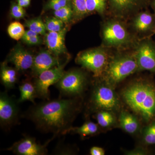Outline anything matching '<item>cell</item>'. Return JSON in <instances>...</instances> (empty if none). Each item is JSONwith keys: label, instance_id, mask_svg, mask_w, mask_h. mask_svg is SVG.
I'll list each match as a JSON object with an SVG mask.
<instances>
[{"label": "cell", "instance_id": "1", "mask_svg": "<svg viewBox=\"0 0 155 155\" xmlns=\"http://www.w3.org/2000/svg\"><path fill=\"white\" fill-rule=\"evenodd\" d=\"M80 97L62 98L46 100L33 104L22 118L33 122L43 133H52L53 139L67 134L78 114L80 112Z\"/></svg>", "mask_w": 155, "mask_h": 155}, {"label": "cell", "instance_id": "2", "mask_svg": "<svg viewBox=\"0 0 155 155\" xmlns=\"http://www.w3.org/2000/svg\"><path fill=\"white\" fill-rule=\"evenodd\" d=\"M122 98L129 107L145 122L155 117V87L150 82L138 81L123 90Z\"/></svg>", "mask_w": 155, "mask_h": 155}, {"label": "cell", "instance_id": "3", "mask_svg": "<svg viewBox=\"0 0 155 155\" xmlns=\"http://www.w3.org/2000/svg\"><path fill=\"white\" fill-rule=\"evenodd\" d=\"M137 70L138 64L134 54L122 55L109 61L103 75L106 84L113 87Z\"/></svg>", "mask_w": 155, "mask_h": 155}, {"label": "cell", "instance_id": "4", "mask_svg": "<svg viewBox=\"0 0 155 155\" xmlns=\"http://www.w3.org/2000/svg\"><path fill=\"white\" fill-rule=\"evenodd\" d=\"M89 84L88 76L79 69L65 72L61 79L54 84L62 98L81 97L87 89Z\"/></svg>", "mask_w": 155, "mask_h": 155}, {"label": "cell", "instance_id": "5", "mask_svg": "<svg viewBox=\"0 0 155 155\" xmlns=\"http://www.w3.org/2000/svg\"><path fill=\"white\" fill-rule=\"evenodd\" d=\"M92 88L87 105L88 112L119 110L120 101L113 87L107 84H97Z\"/></svg>", "mask_w": 155, "mask_h": 155}, {"label": "cell", "instance_id": "6", "mask_svg": "<svg viewBox=\"0 0 155 155\" xmlns=\"http://www.w3.org/2000/svg\"><path fill=\"white\" fill-rule=\"evenodd\" d=\"M75 62L92 72L94 77L99 78L104 74L109 61L106 50L102 48H97L79 53Z\"/></svg>", "mask_w": 155, "mask_h": 155}, {"label": "cell", "instance_id": "7", "mask_svg": "<svg viewBox=\"0 0 155 155\" xmlns=\"http://www.w3.org/2000/svg\"><path fill=\"white\" fill-rule=\"evenodd\" d=\"M19 103L15 98L10 96L7 91L0 93V126L5 130H9L19 124L22 117Z\"/></svg>", "mask_w": 155, "mask_h": 155}, {"label": "cell", "instance_id": "8", "mask_svg": "<svg viewBox=\"0 0 155 155\" xmlns=\"http://www.w3.org/2000/svg\"><path fill=\"white\" fill-rule=\"evenodd\" d=\"M102 35L104 45L108 47H122L131 41V37L125 26L116 20H110L105 23Z\"/></svg>", "mask_w": 155, "mask_h": 155}, {"label": "cell", "instance_id": "9", "mask_svg": "<svg viewBox=\"0 0 155 155\" xmlns=\"http://www.w3.org/2000/svg\"><path fill=\"white\" fill-rule=\"evenodd\" d=\"M69 60L57 67H54L42 72L37 77L35 78L33 82L35 86L37 98L50 100L49 88L55 84L61 79L65 72L64 68Z\"/></svg>", "mask_w": 155, "mask_h": 155}, {"label": "cell", "instance_id": "10", "mask_svg": "<svg viewBox=\"0 0 155 155\" xmlns=\"http://www.w3.org/2000/svg\"><path fill=\"white\" fill-rule=\"evenodd\" d=\"M52 140V138L50 139L42 145L37 141L35 137L25 135L6 150L18 155H47L48 145Z\"/></svg>", "mask_w": 155, "mask_h": 155}, {"label": "cell", "instance_id": "11", "mask_svg": "<svg viewBox=\"0 0 155 155\" xmlns=\"http://www.w3.org/2000/svg\"><path fill=\"white\" fill-rule=\"evenodd\" d=\"M134 56L138 70L155 72V44L150 40L141 42L137 48Z\"/></svg>", "mask_w": 155, "mask_h": 155}, {"label": "cell", "instance_id": "12", "mask_svg": "<svg viewBox=\"0 0 155 155\" xmlns=\"http://www.w3.org/2000/svg\"><path fill=\"white\" fill-rule=\"evenodd\" d=\"M34 57L30 52L18 44L11 51L6 61L13 64L18 72H23L31 69Z\"/></svg>", "mask_w": 155, "mask_h": 155}, {"label": "cell", "instance_id": "13", "mask_svg": "<svg viewBox=\"0 0 155 155\" xmlns=\"http://www.w3.org/2000/svg\"><path fill=\"white\" fill-rule=\"evenodd\" d=\"M62 64L59 57L49 50H43L35 56L31 68V75L36 78L42 72Z\"/></svg>", "mask_w": 155, "mask_h": 155}, {"label": "cell", "instance_id": "14", "mask_svg": "<svg viewBox=\"0 0 155 155\" xmlns=\"http://www.w3.org/2000/svg\"><path fill=\"white\" fill-rule=\"evenodd\" d=\"M67 27L58 32H48L45 35V43L48 50L54 55L59 57L67 54L65 44V38L67 32Z\"/></svg>", "mask_w": 155, "mask_h": 155}, {"label": "cell", "instance_id": "15", "mask_svg": "<svg viewBox=\"0 0 155 155\" xmlns=\"http://www.w3.org/2000/svg\"><path fill=\"white\" fill-rule=\"evenodd\" d=\"M113 12L119 17H124L143 5L145 0H109Z\"/></svg>", "mask_w": 155, "mask_h": 155}, {"label": "cell", "instance_id": "16", "mask_svg": "<svg viewBox=\"0 0 155 155\" xmlns=\"http://www.w3.org/2000/svg\"><path fill=\"white\" fill-rule=\"evenodd\" d=\"M18 71L15 68L9 67L6 61L1 65V81L7 90L15 87L18 80Z\"/></svg>", "mask_w": 155, "mask_h": 155}, {"label": "cell", "instance_id": "17", "mask_svg": "<svg viewBox=\"0 0 155 155\" xmlns=\"http://www.w3.org/2000/svg\"><path fill=\"white\" fill-rule=\"evenodd\" d=\"M133 25L136 30L139 32L154 31L155 28L154 17L149 12H141L135 17Z\"/></svg>", "mask_w": 155, "mask_h": 155}, {"label": "cell", "instance_id": "18", "mask_svg": "<svg viewBox=\"0 0 155 155\" xmlns=\"http://www.w3.org/2000/svg\"><path fill=\"white\" fill-rule=\"evenodd\" d=\"M120 126L127 133L134 134L138 131L139 124L135 116L125 111L121 112L119 117Z\"/></svg>", "mask_w": 155, "mask_h": 155}, {"label": "cell", "instance_id": "19", "mask_svg": "<svg viewBox=\"0 0 155 155\" xmlns=\"http://www.w3.org/2000/svg\"><path fill=\"white\" fill-rule=\"evenodd\" d=\"M20 97L17 99L19 104L26 101H29L35 104V100L37 98L36 89L33 81L25 80L23 81L19 86Z\"/></svg>", "mask_w": 155, "mask_h": 155}, {"label": "cell", "instance_id": "20", "mask_svg": "<svg viewBox=\"0 0 155 155\" xmlns=\"http://www.w3.org/2000/svg\"><path fill=\"white\" fill-rule=\"evenodd\" d=\"M99 126L96 123L90 121H87L78 127H72L67 130V134L71 133L78 134L81 138L93 136L99 132Z\"/></svg>", "mask_w": 155, "mask_h": 155}, {"label": "cell", "instance_id": "21", "mask_svg": "<svg viewBox=\"0 0 155 155\" xmlns=\"http://www.w3.org/2000/svg\"><path fill=\"white\" fill-rule=\"evenodd\" d=\"M95 115L98 125L105 128L113 126L116 122V118L110 111L100 110L97 112Z\"/></svg>", "mask_w": 155, "mask_h": 155}, {"label": "cell", "instance_id": "22", "mask_svg": "<svg viewBox=\"0 0 155 155\" xmlns=\"http://www.w3.org/2000/svg\"><path fill=\"white\" fill-rule=\"evenodd\" d=\"M73 11V20L78 21L87 15V0H70Z\"/></svg>", "mask_w": 155, "mask_h": 155}, {"label": "cell", "instance_id": "23", "mask_svg": "<svg viewBox=\"0 0 155 155\" xmlns=\"http://www.w3.org/2000/svg\"><path fill=\"white\" fill-rule=\"evenodd\" d=\"M24 25L28 29L36 32L39 35H45L46 34L47 30L44 22L42 20L41 17L26 20Z\"/></svg>", "mask_w": 155, "mask_h": 155}, {"label": "cell", "instance_id": "24", "mask_svg": "<svg viewBox=\"0 0 155 155\" xmlns=\"http://www.w3.org/2000/svg\"><path fill=\"white\" fill-rule=\"evenodd\" d=\"M73 11L71 2L58 11H54V16L61 20L65 24L73 20Z\"/></svg>", "mask_w": 155, "mask_h": 155}, {"label": "cell", "instance_id": "25", "mask_svg": "<svg viewBox=\"0 0 155 155\" xmlns=\"http://www.w3.org/2000/svg\"><path fill=\"white\" fill-rule=\"evenodd\" d=\"M107 6V0H87V14L97 12L100 14L104 13Z\"/></svg>", "mask_w": 155, "mask_h": 155}, {"label": "cell", "instance_id": "26", "mask_svg": "<svg viewBox=\"0 0 155 155\" xmlns=\"http://www.w3.org/2000/svg\"><path fill=\"white\" fill-rule=\"evenodd\" d=\"M44 23L48 32H58L65 28V23L54 16L46 17Z\"/></svg>", "mask_w": 155, "mask_h": 155}, {"label": "cell", "instance_id": "27", "mask_svg": "<svg viewBox=\"0 0 155 155\" xmlns=\"http://www.w3.org/2000/svg\"><path fill=\"white\" fill-rule=\"evenodd\" d=\"M25 32L24 26L18 22H12L8 28V32L9 36L15 40L21 39Z\"/></svg>", "mask_w": 155, "mask_h": 155}, {"label": "cell", "instance_id": "28", "mask_svg": "<svg viewBox=\"0 0 155 155\" xmlns=\"http://www.w3.org/2000/svg\"><path fill=\"white\" fill-rule=\"evenodd\" d=\"M64 139H60L55 148L53 150L52 154L69 155L75 154V152L73 147L64 143Z\"/></svg>", "mask_w": 155, "mask_h": 155}, {"label": "cell", "instance_id": "29", "mask_svg": "<svg viewBox=\"0 0 155 155\" xmlns=\"http://www.w3.org/2000/svg\"><path fill=\"white\" fill-rule=\"evenodd\" d=\"M21 40L23 42L28 45H38L42 43V39L39 36V35L30 29L25 31V33Z\"/></svg>", "mask_w": 155, "mask_h": 155}, {"label": "cell", "instance_id": "30", "mask_svg": "<svg viewBox=\"0 0 155 155\" xmlns=\"http://www.w3.org/2000/svg\"><path fill=\"white\" fill-rule=\"evenodd\" d=\"M143 140L146 144H155V120L145 129Z\"/></svg>", "mask_w": 155, "mask_h": 155}, {"label": "cell", "instance_id": "31", "mask_svg": "<svg viewBox=\"0 0 155 155\" xmlns=\"http://www.w3.org/2000/svg\"><path fill=\"white\" fill-rule=\"evenodd\" d=\"M10 15L11 17L16 19H23L25 16V9L18 3L12 2L10 8Z\"/></svg>", "mask_w": 155, "mask_h": 155}, {"label": "cell", "instance_id": "32", "mask_svg": "<svg viewBox=\"0 0 155 155\" xmlns=\"http://www.w3.org/2000/svg\"><path fill=\"white\" fill-rule=\"evenodd\" d=\"M70 3V0H50L45 6V9L54 11H58L69 5Z\"/></svg>", "mask_w": 155, "mask_h": 155}, {"label": "cell", "instance_id": "33", "mask_svg": "<svg viewBox=\"0 0 155 155\" xmlns=\"http://www.w3.org/2000/svg\"><path fill=\"white\" fill-rule=\"evenodd\" d=\"M90 153L91 155H104L105 154L104 149L98 147H93L91 148L90 150Z\"/></svg>", "mask_w": 155, "mask_h": 155}, {"label": "cell", "instance_id": "34", "mask_svg": "<svg viewBox=\"0 0 155 155\" xmlns=\"http://www.w3.org/2000/svg\"><path fill=\"white\" fill-rule=\"evenodd\" d=\"M17 3L23 8H26L30 5L31 0H17Z\"/></svg>", "mask_w": 155, "mask_h": 155}, {"label": "cell", "instance_id": "35", "mask_svg": "<svg viewBox=\"0 0 155 155\" xmlns=\"http://www.w3.org/2000/svg\"><path fill=\"white\" fill-rule=\"evenodd\" d=\"M146 152L143 150L137 149V150H134L133 151L129 152L128 153L129 155H143Z\"/></svg>", "mask_w": 155, "mask_h": 155}, {"label": "cell", "instance_id": "36", "mask_svg": "<svg viewBox=\"0 0 155 155\" xmlns=\"http://www.w3.org/2000/svg\"><path fill=\"white\" fill-rule=\"evenodd\" d=\"M153 5L155 11V0H153Z\"/></svg>", "mask_w": 155, "mask_h": 155}, {"label": "cell", "instance_id": "37", "mask_svg": "<svg viewBox=\"0 0 155 155\" xmlns=\"http://www.w3.org/2000/svg\"><path fill=\"white\" fill-rule=\"evenodd\" d=\"M154 31V32H155V28L154 30V31Z\"/></svg>", "mask_w": 155, "mask_h": 155}]
</instances>
